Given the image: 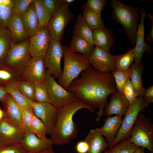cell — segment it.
<instances>
[{
  "label": "cell",
  "instance_id": "6da1fadb",
  "mask_svg": "<svg viewBox=\"0 0 153 153\" xmlns=\"http://www.w3.org/2000/svg\"><path fill=\"white\" fill-rule=\"evenodd\" d=\"M81 74L80 77L73 81L67 90L93 109H99L95 119L99 122L103 115L104 107L108 103V97L118 90L114 77L112 73H100L90 65Z\"/></svg>",
  "mask_w": 153,
  "mask_h": 153
},
{
  "label": "cell",
  "instance_id": "7a4b0ae2",
  "mask_svg": "<svg viewBox=\"0 0 153 153\" xmlns=\"http://www.w3.org/2000/svg\"><path fill=\"white\" fill-rule=\"evenodd\" d=\"M84 108L94 112L93 109L78 99L58 108L56 123L50 135L54 144H68L76 137L78 129L73 116L78 110Z\"/></svg>",
  "mask_w": 153,
  "mask_h": 153
},
{
  "label": "cell",
  "instance_id": "3957f363",
  "mask_svg": "<svg viewBox=\"0 0 153 153\" xmlns=\"http://www.w3.org/2000/svg\"><path fill=\"white\" fill-rule=\"evenodd\" d=\"M63 47L64 66L58 83L67 90L73 81L90 64L87 57L74 52L68 46Z\"/></svg>",
  "mask_w": 153,
  "mask_h": 153
},
{
  "label": "cell",
  "instance_id": "277c9868",
  "mask_svg": "<svg viewBox=\"0 0 153 153\" xmlns=\"http://www.w3.org/2000/svg\"><path fill=\"white\" fill-rule=\"evenodd\" d=\"M110 5L113 9V19L123 26L132 44L134 45L139 19V7L128 6L115 0H111Z\"/></svg>",
  "mask_w": 153,
  "mask_h": 153
},
{
  "label": "cell",
  "instance_id": "5b68a950",
  "mask_svg": "<svg viewBox=\"0 0 153 153\" xmlns=\"http://www.w3.org/2000/svg\"><path fill=\"white\" fill-rule=\"evenodd\" d=\"M130 136L131 143L153 153V124L149 118L139 114Z\"/></svg>",
  "mask_w": 153,
  "mask_h": 153
},
{
  "label": "cell",
  "instance_id": "8992f818",
  "mask_svg": "<svg viewBox=\"0 0 153 153\" xmlns=\"http://www.w3.org/2000/svg\"><path fill=\"white\" fill-rule=\"evenodd\" d=\"M143 96H139L130 105L126 112L115 139L109 146L110 148L130 136V133L141 111L148 107V104Z\"/></svg>",
  "mask_w": 153,
  "mask_h": 153
},
{
  "label": "cell",
  "instance_id": "52a82bcc",
  "mask_svg": "<svg viewBox=\"0 0 153 153\" xmlns=\"http://www.w3.org/2000/svg\"><path fill=\"white\" fill-rule=\"evenodd\" d=\"M29 39L23 42H12L4 64L17 71L21 75L31 60L29 52Z\"/></svg>",
  "mask_w": 153,
  "mask_h": 153
},
{
  "label": "cell",
  "instance_id": "ba28073f",
  "mask_svg": "<svg viewBox=\"0 0 153 153\" xmlns=\"http://www.w3.org/2000/svg\"><path fill=\"white\" fill-rule=\"evenodd\" d=\"M51 103L57 108L78 99L73 93L63 88L46 71L44 82Z\"/></svg>",
  "mask_w": 153,
  "mask_h": 153
},
{
  "label": "cell",
  "instance_id": "9c48e42d",
  "mask_svg": "<svg viewBox=\"0 0 153 153\" xmlns=\"http://www.w3.org/2000/svg\"><path fill=\"white\" fill-rule=\"evenodd\" d=\"M63 53V47L60 41L51 39L43 57L45 69L55 78L58 79L62 74L61 63Z\"/></svg>",
  "mask_w": 153,
  "mask_h": 153
},
{
  "label": "cell",
  "instance_id": "30bf717a",
  "mask_svg": "<svg viewBox=\"0 0 153 153\" xmlns=\"http://www.w3.org/2000/svg\"><path fill=\"white\" fill-rule=\"evenodd\" d=\"M73 16L68 4L65 3L61 6L57 13L52 16L47 26L52 39L59 41L62 40L66 27Z\"/></svg>",
  "mask_w": 153,
  "mask_h": 153
},
{
  "label": "cell",
  "instance_id": "8fae6325",
  "mask_svg": "<svg viewBox=\"0 0 153 153\" xmlns=\"http://www.w3.org/2000/svg\"><path fill=\"white\" fill-rule=\"evenodd\" d=\"M29 103L34 114L43 122L46 128L47 134L50 135L56 123L58 108L50 103L29 100Z\"/></svg>",
  "mask_w": 153,
  "mask_h": 153
},
{
  "label": "cell",
  "instance_id": "7c38bea8",
  "mask_svg": "<svg viewBox=\"0 0 153 153\" xmlns=\"http://www.w3.org/2000/svg\"><path fill=\"white\" fill-rule=\"evenodd\" d=\"M88 59L93 68L100 73L109 74L116 70L114 56L99 47L94 48Z\"/></svg>",
  "mask_w": 153,
  "mask_h": 153
},
{
  "label": "cell",
  "instance_id": "4fadbf2b",
  "mask_svg": "<svg viewBox=\"0 0 153 153\" xmlns=\"http://www.w3.org/2000/svg\"><path fill=\"white\" fill-rule=\"evenodd\" d=\"M51 39L48 27L40 30L30 37L29 49L31 57H44Z\"/></svg>",
  "mask_w": 153,
  "mask_h": 153
},
{
  "label": "cell",
  "instance_id": "5bb4252c",
  "mask_svg": "<svg viewBox=\"0 0 153 153\" xmlns=\"http://www.w3.org/2000/svg\"><path fill=\"white\" fill-rule=\"evenodd\" d=\"M46 76L43 57H37L32 58L21 75L20 78L34 83L38 82L44 83Z\"/></svg>",
  "mask_w": 153,
  "mask_h": 153
},
{
  "label": "cell",
  "instance_id": "9a60e30c",
  "mask_svg": "<svg viewBox=\"0 0 153 153\" xmlns=\"http://www.w3.org/2000/svg\"><path fill=\"white\" fill-rule=\"evenodd\" d=\"M1 102L4 112L3 119L16 127L20 129L23 108L9 93Z\"/></svg>",
  "mask_w": 153,
  "mask_h": 153
},
{
  "label": "cell",
  "instance_id": "2e32d148",
  "mask_svg": "<svg viewBox=\"0 0 153 153\" xmlns=\"http://www.w3.org/2000/svg\"><path fill=\"white\" fill-rule=\"evenodd\" d=\"M146 10L142 8L139 12L141 14V22L138 24L136 34L135 46V61L137 63L141 62L143 54L145 52L151 53L152 51V46L147 44L144 40V20L146 14Z\"/></svg>",
  "mask_w": 153,
  "mask_h": 153
},
{
  "label": "cell",
  "instance_id": "e0dca14e",
  "mask_svg": "<svg viewBox=\"0 0 153 153\" xmlns=\"http://www.w3.org/2000/svg\"><path fill=\"white\" fill-rule=\"evenodd\" d=\"M110 95V102L105 106L103 115L109 117L114 114H125L130 104L124 93L117 90Z\"/></svg>",
  "mask_w": 153,
  "mask_h": 153
},
{
  "label": "cell",
  "instance_id": "ac0fdd59",
  "mask_svg": "<svg viewBox=\"0 0 153 153\" xmlns=\"http://www.w3.org/2000/svg\"><path fill=\"white\" fill-rule=\"evenodd\" d=\"M7 28L10 33L13 43L23 42L30 38L25 29L20 14L12 13L8 20Z\"/></svg>",
  "mask_w": 153,
  "mask_h": 153
},
{
  "label": "cell",
  "instance_id": "d6986e66",
  "mask_svg": "<svg viewBox=\"0 0 153 153\" xmlns=\"http://www.w3.org/2000/svg\"><path fill=\"white\" fill-rule=\"evenodd\" d=\"M29 152H38L47 150L54 144L52 139L44 140L37 137L32 132L25 134L21 142Z\"/></svg>",
  "mask_w": 153,
  "mask_h": 153
},
{
  "label": "cell",
  "instance_id": "ffe728a7",
  "mask_svg": "<svg viewBox=\"0 0 153 153\" xmlns=\"http://www.w3.org/2000/svg\"><path fill=\"white\" fill-rule=\"evenodd\" d=\"M25 134L4 120L0 121V139L4 144L21 142Z\"/></svg>",
  "mask_w": 153,
  "mask_h": 153
},
{
  "label": "cell",
  "instance_id": "44dd1931",
  "mask_svg": "<svg viewBox=\"0 0 153 153\" xmlns=\"http://www.w3.org/2000/svg\"><path fill=\"white\" fill-rule=\"evenodd\" d=\"M20 17L25 29L30 37L39 31V23L34 1L24 13Z\"/></svg>",
  "mask_w": 153,
  "mask_h": 153
},
{
  "label": "cell",
  "instance_id": "7402d4cb",
  "mask_svg": "<svg viewBox=\"0 0 153 153\" xmlns=\"http://www.w3.org/2000/svg\"><path fill=\"white\" fill-rule=\"evenodd\" d=\"M122 120V116L118 115L108 117L104 120L103 125L99 128L101 134L107 139L109 146L114 140Z\"/></svg>",
  "mask_w": 153,
  "mask_h": 153
},
{
  "label": "cell",
  "instance_id": "603a6c76",
  "mask_svg": "<svg viewBox=\"0 0 153 153\" xmlns=\"http://www.w3.org/2000/svg\"><path fill=\"white\" fill-rule=\"evenodd\" d=\"M84 140L89 146L87 153H102L109 148L108 143L101 134L99 128L91 130Z\"/></svg>",
  "mask_w": 153,
  "mask_h": 153
},
{
  "label": "cell",
  "instance_id": "cb8c5ba5",
  "mask_svg": "<svg viewBox=\"0 0 153 153\" xmlns=\"http://www.w3.org/2000/svg\"><path fill=\"white\" fill-rule=\"evenodd\" d=\"M93 39L94 45L109 52L115 40L112 32L106 28L93 31Z\"/></svg>",
  "mask_w": 153,
  "mask_h": 153
},
{
  "label": "cell",
  "instance_id": "d4e9b609",
  "mask_svg": "<svg viewBox=\"0 0 153 153\" xmlns=\"http://www.w3.org/2000/svg\"><path fill=\"white\" fill-rule=\"evenodd\" d=\"M131 73L130 82L134 92L137 97L139 96H144L146 89L144 87L142 82V74L144 67L141 63H133L130 67Z\"/></svg>",
  "mask_w": 153,
  "mask_h": 153
},
{
  "label": "cell",
  "instance_id": "484cf974",
  "mask_svg": "<svg viewBox=\"0 0 153 153\" xmlns=\"http://www.w3.org/2000/svg\"><path fill=\"white\" fill-rule=\"evenodd\" d=\"M70 49L76 53L81 54L88 58L94 48L87 41L78 35L74 34L69 46Z\"/></svg>",
  "mask_w": 153,
  "mask_h": 153
},
{
  "label": "cell",
  "instance_id": "4316f807",
  "mask_svg": "<svg viewBox=\"0 0 153 153\" xmlns=\"http://www.w3.org/2000/svg\"><path fill=\"white\" fill-rule=\"evenodd\" d=\"M83 18L90 27L93 31L105 28L101 16L96 13L86 3L83 6Z\"/></svg>",
  "mask_w": 153,
  "mask_h": 153
},
{
  "label": "cell",
  "instance_id": "83f0119b",
  "mask_svg": "<svg viewBox=\"0 0 153 153\" xmlns=\"http://www.w3.org/2000/svg\"><path fill=\"white\" fill-rule=\"evenodd\" d=\"M73 34L84 39L90 44L94 46L93 39V31L84 20L82 15H78L74 26Z\"/></svg>",
  "mask_w": 153,
  "mask_h": 153
},
{
  "label": "cell",
  "instance_id": "f1b7e54d",
  "mask_svg": "<svg viewBox=\"0 0 153 153\" xmlns=\"http://www.w3.org/2000/svg\"><path fill=\"white\" fill-rule=\"evenodd\" d=\"M12 43L10 33L7 27L0 31V64H4Z\"/></svg>",
  "mask_w": 153,
  "mask_h": 153
},
{
  "label": "cell",
  "instance_id": "f546056e",
  "mask_svg": "<svg viewBox=\"0 0 153 153\" xmlns=\"http://www.w3.org/2000/svg\"><path fill=\"white\" fill-rule=\"evenodd\" d=\"M135 56L134 48L130 49L124 54L114 56L116 70H124L129 69L134 60Z\"/></svg>",
  "mask_w": 153,
  "mask_h": 153
},
{
  "label": "cell",
  "instance_id": "4dcf8cb0",
  "mask_svg": "<svg viewBox=\"0 0 153 153\" xmlns=\"http://www.w3.org/2000/svg\"><path fill=\"white\" fill-rule=\"evenodd\" d=\"M36 12L39 23V30L47 27L52 17L44 5L42 0H34Z\"/></svg>",
  "mask_w": 153,
  "mask_h": 153
},
{
  "label": "cell",
  "instance_id": "1f68e13d",
  "mask_svg": "<svg viewBox=\"0 0 153 153\" xmlns=\"http://www.w3.org/2000/svg\"><path fill=\"white\" fill-rule=\"evenodd\" d=\"M16 86L22 94L28 100L35 101L34 83L21 78L15 81Z\"/></svg>",
  "mask_w": 153,
  "mask_h": 153
},
{
  "label": "cell",
  "instance_id": "d6a6232c",
  "mask_svg": "<svg viewBox=\"0 0 153 153\" xmlns=\"http://www.w3.org/2000/svg\"><path fill=\"white\" fill-rule=\"evenodd\" d=\"M15 0H0V31L7 27Z\"/></svg>",
  "mask_w": 153,
  "mask_h": 153
},
{
  "label": "cell",
  "instance_id": "836d02e7",
  "mask_svg": "<svg viewBox=\"0 0 153 153\" xmlns=\"http://www.w3.org/2000/svg\"><path fill=\"white\" fill-rule=\"evenodd\" d=\"M130 139V136L125 138L103 153H133L138 146L131 143Z\"/></svg>",
  "mask_w": 153,
  "mask_h": 153
},
{
  "label": "cell",
  "instance_id": "e575fe53",
  "mask_svg": "<svg viewBox=\"0 0 153 153\" xmlns=\"http://www.w3.org/2000/svg\"><path fill=\"white\" fill-rule=\"evenodd\" d=\"M21 75L4 64H0V86L20 78Z\"/></svg>",
  "mask_w": 153,
  "mask_h": 153
},
{
  "label": "cell",
  "instance_id": "d590c367",
  "mask_svg": "<svg viewBox=\"0 0 153 153\" xmlns=\"http://www.w3.org/2000/svg\"><path fill=\"white\" fill-rule=\"evenodd\" d=\"M5 86L7 88L8 93L23 109L30 106L29 100L20 93L16 86L15 81L7 83Z\"/></svg>",
  "mask_w": 153,
  "mask_h": 153
},
{
  "label": "cell",
  "instance_id": "8d00e7d4",
  "mask_svg": "<svg viewBox=\"0 0 153 153\" xmlns=\"http://www.w3.org/2000/svg\"><path fill=\"white\" fill-rule=\"evenodd\" d=\"M33 114V109L31 107L23 109L21 118L20 129L25 134L32 132L31 122Z\"/></svg>",
  "mask_w": 153,
  "mask_h": 153
},
{
  "label": "cell",
  "instance_id": "74e56055",
  "mask_svg": "<svg viewBox=\"0 0 153 153\" xmlns=\"http://www.w3.org/2000/svg\"><path fill=\"white\" fill-rule=\"evenodd\" d=\"M131 73L130 67L126 70H115L112 72L118 90L123 92L124 85L128 78H130Z\"/></svg>",
  "mask_w": 153,
  "mask_h": 153
},
{
  "label": "cell",
  "instance_id": "f35d334b",
  "mask_svg": "<svg viewBox=\"0 0 153 153\" xmlns=\"http://www.w3.org/2000/svg\"><path fill=\"white\" fill-rule=\"evenodd\" d=\"M31 129V131L38 137L44 140L48 139L46 137L47 131L46 126L41 120L37 117L34 114L32 117Z\"/></svg>",
  "mask_w": 153,
  "mask_h": 153
},
{
  "label": "cell",
  "instance_id": "ab89813d",
  "mask_svg": "<svg viewBox=\"0 0 153 153\" xmlns=\"http://www.w3.org/2000/svg\"><path fill=\"white\" fill-rule=\"evenodd\" d=\"M34 84L35 101L39 103H51L45 82H38Z\"/></svg>",
  "mask_w": 153,
  "mask_h": 153
},
{
  "label": "cell",
  "instance_id": "60d3db41",
  "mask_svg": "<svg viewBox=\"0 0 153 153\" xmlns=\"http://www.w3.org/2000/svg\"><path fill=\"white\" fill-rule=\"evenodd\" d=\"M21 142L4 144L0 147V153H28Z\"/></svg>",
  "mask_w": 153,
  "mask_h": 153
},
{
  "label": "cell",
  "instance_id": "b9f144b4",
  "mask_svg": "<svg viewBox=\"0 0 153 153\" xmlns=\"http://www.w3.org/2000/svg\"><path fill=\"white\" fill-rule=\"evenodd\" d=\"M42 1L52 16L57 13L62 5L66 3L65 0H42Z\"/></svg>",
  "mask_w": 153,
  "mask_h": 153
},
{
  "label": "cell",
  "instance_id": "7bdbcfd3",
  "mask_svg": "<svg viewBox=\"0 0 153 153\" xmlns=\"http://www.w3.org/2000/svg\"><path fill=\"white\" fill-rule=\"evenodd\" d=\"M34 0H15L12 7V13L20 15L27 9Z\"/></svg>",
  "mask_w": 153,
  "mask_h": 153
},
{
  "label": "cell",
  "instance_id": "ee69618b",
  "mask_svg": "<svg viewBox=\"0 0 153 153\" xmlns=\"http://www.w3.org/2000/svg\"><path fill=\"white\" fill-rule=\"evenodd\" d=\"M86 3L91 9L100 16L104 7L107 5L104 0H88Z\"/></svg>",
  "mask_w": 153,
  "mask_h": 153
},
{
  "label": "cell",
  "instance_id": "f6af8a7d",
  "mask_svg": "<svg viewBox=\"0 0 153 153\" xmlns=\"http://www.w3.org/2000/svg\"><path fill=\"white\" fill-rule=\"evenodd\" d=\"M123 93L130 104L138 97L134 92L129 78H128L125 83Z\"/></svg>",
  "mask_w": 153,
  "mask_h": 153
},
{
  "label": "cell",
  "instance_id": "bcb514c9",
  "mask_svg": "<svg viewBox=\"0 0 153 153\" xmlns=\"http://www.w3.org/2000/svg\"><path fill=\"white\" fill-rule=\"evenodd\" d=\"M76 149L78 153H87L89 150V146L84 140L78 142L76 146Z\"/></svg>",
  "mask_w": 153,
  "mask_h": 153
},
{
  "label": "cell",
  "instance_id": "7dc6e473",
  "mask_svg": "<svg viewBox=\"0 0 153 153\" xmlns=\"http://www.w3.org/2000/svg\"><path fill=\"white\" fill-rule=\"evenodd\" d=\"M144 99L148 104L153 102V86H152L146 90L143 97Z\"/></svg>",
  "mask_w": 153,
  "mask_h": 153
},
{
  "label": "cell",
  "instance_id": "c3c4849f",
  "mask_svg": "<svg viewBox=\"0 0 153 153\" xmlns=\"http://www.w3.org/2000/svg\"><path fill=\"white\" fill-rule=\"evenodd\" d=\"M147 15L150 20L151 23V29L149 33L147 35L146 39L147 40L153 41V16L149 13L146 14Z\"/></svg>",
  "mask_w": 153,
  "mask_h": 153
},
{
  "label": "cell",
  "instance_id": "681fc988",
  "mask_svg": "<svg viewBox=\"0 0 153 153\" xmlns=\"http://www.w3.org/2000/svg\"><path fill=\"white\" fill-rule=\"evenodd\" d=\"M8 93L5 86H0V101L2 102Z\"/></svg>",
  "mask_w": 153,
  "mask_h": 153
},
{
  "label": "cell",
  "instance_id": "f907efd6",
  "mask_svg": "<svg viewBox=\"0 0 153 153\" xmlns=\"http://www.w3.org/2000/svg\"><path fill=\"white\" fill-rule=\"evenodd\" d=\"M28 153H55L52 148V146L45 150L38 152H29Z\"/></svg>",
  "mask_w": 153,
  "mask_h": 153
},
{
  "label": "cell",
  "instance_id": "816d5d0a",
  "mask_svg": "<svg viewBox=\"0 0 153 153\" xmlns=\"http://www.w3.org/2000/svg\"><path fill=\"white\" fill-rule=\"evenodd\" d=\"M133 153H144V148L138 147Z\"/></svg>",
  "mask_w": 153,
  "mask_h": 153
},
{
  "label": "cell",
  "instance_id": "f5cc1de1",
  "mask_svg": "<svg viewBox=\"0 0 153 153\" xmlns=\"http://www.w3.org/2000/svg\"><path fill=\"white\" fill-rule=\"evenodd\" d=\"M4 115L3 110L0 108V121L3 119Z\"/></svg>",
  "mask_w": 153,
  "mask_h": 153
},
{
  "label": "cell",
  "instance_id": "db71d44e",
  "mask_svg": "<svg viewBox=\"0 0 153 153\" xmlns=\"http://www.w3.org/2000/svg\"><path fill=\"white\" fill-rule=\"evenodd\" d=\"M66 3L69 4H70L75 1L74 0H65Z\"/></svg>",
  "mask_w": 153,
  "mask_h": 153
},
{
  "label": "cell",
  "instance_id": "11a10c76",
  "mask_svg": "<svg viewBox=\"0 0 153 153\" xmlns=\"http://www.w3.org/2000/svg\"><path fill=\"white\" fill-rule=\"evenodd\" d=\"M4 144L3 143L2 141L0 139V147L3 146Z\"/></svg>",
  "mask_w": 153,
  "mask_h": 153
}]
</instances>
